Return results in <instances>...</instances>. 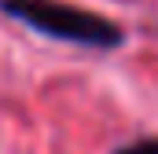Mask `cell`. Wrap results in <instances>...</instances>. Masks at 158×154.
<instances>
[{
	"label": "cell",
	"instance_id": "obj_1",
	"mask_svg": "<svg viewBox=\"0 0 158 154\" xmlns=\"http://www.w3.org/2000/svg\"><path fill=\"white\" fill-rule=\"evenodd\" d=\"M0 11L48 40L96 48V51H110V48L125 44V30L114 18H107L99 11H88L81 4H66V0H0Z\"/></svg>",
	"mask_w": 158,
	"mask_h": 154
},
{
	"label": "cell",
	"instance_id": "obj_2",
	"mask_svg": "<svg viewBox=\"0 0 158 154\" xmlns=\"http://www.w3.org/2000/svg\"><path fill=\"white\" fill-rule=\"evenodd\" d=\"M114 154H158V136H147V140H132V143L118 147Z\"/></svg>",
	"mask_w": 158,
	"mask_h": 154
}]
</instances>
